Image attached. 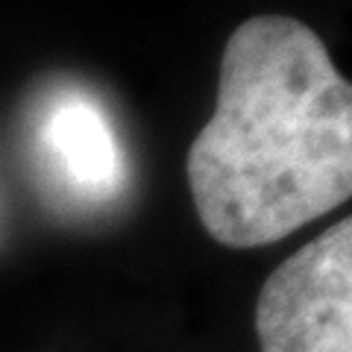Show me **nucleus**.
<instances>
[{
  "instance_id": "f257e3e1",
  "label": "nucleus",
  "mask_w": 352,
  "mask_h": 352,
  "mask_svg": "<svg viewBox=\"0 0 352 352\" xmlns=\"http://www.w3.org/2000/svg\"><path fill=\"white\" fill-rule=\"evenodd\" d=\"M185 176L217 244H276L352 194V88L323 38L291 15H252L220 56L214 115Z\"/></svg>"
},
{
  "instance_id": "f03ea898",
  "label": "nucleus",
  "mask_w": 352,
  "mask_h": 352,
  "mask_svg": "<svg viewBox=\"0 0 352 352\" xmlns=\"http://www.w3.org/2000/svg\"><path fill=\"white\" fill-rule=\"evenodd\" d=\"M261 352H352V217L288 256L256 302Z\"/></svg>"
},
{
  "instance_id": "7ed1b4c3",
  "label": "nucleus",
  "mask_w": 352,
  "mask_h": 352,
  "mask_svg": "<svg viewBox=\"0 0 352 352\" xmlns=\"http://www.w3.org/2000/svg\"><path fill=\"white\" fill-rule=\"evenodd\" d=\"M50 147L68 179L80 188L103 191L118 179V147L103 115L88 103H62L50 118Z\"/></svg>"
}]
</instances>
